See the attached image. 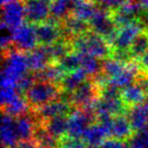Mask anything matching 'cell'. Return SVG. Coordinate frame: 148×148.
<instances>
[{
  "instance_id": "f546056e",
  "label": "cell",
  "mask_w": 148,
  "mask_h": 148,
  "mask_svg": "<svg viewBox=\"0 0 148 148\" xmlns=\"http://www.w3.org/2000/svg\"><path fill=\"white\" fill-rule=\"evenodd\" d=\"M101 63H103L101 71L109 78H114L117 75H119L125 69L126 66H127V63H124V62L116 59L115 57L113 58L109 57L107 59H103Z\"/></svg>"
},
{
  "instance_id": "277c9868",
  "label": "cell",
  "mask_w": 148,
  "mask_h": 148,
  "mask_svg": "<svg viewBox=\"0 0 148 148\" xmlns=\"http://www.w3.org/2000/svg\"><path fill=\"white\" fill-rule=\"evenodd\" d=\"M90 31L105 38L111 45L117 32V25L114 21L113 13L106 8H97L92 18L89 21Z\"/></svg>"
},
{
  "instance_id": "d6986e66",
  "label": "cell",
  "mask_w": 148,
  "mask_h": 148,
  "mask_svg": "<svg viewBox=\"0 0 148 148\" xmlns=\"http://www.w3.org/2000/svg\"><path fill=\"white\" fill-rule=\"evenodd\" d=\"M27 59L29 71H33L35 73H37V72L43 70L45 67H47L50 64L49 62L51 61L45 46L36 48L33 51L29 52L27 55Z\"/></svg>"
},
{
  "instance_id": "cb8c5ba5",
  "label": "cell",
  "mask_w": 148,
  "mask_h": 148,
  "mask_svg": "<svg viewBox=\"0 0 148 148\" xmlns=\"http://www.w3.org/2000/svg\"><path fill=\"white\" fill-rule=\"evenodd\" d=\"M44 127L51 135L57 139H63L67 136L68 130V117L65 116H57L49 120L44 121Z\"/></svg>"
},
{
  "instance_id": "4316f807",
  "label": "cell",
  "mask_w": 148,
  "mask_h": 148,
  "mask_svg": "<svg viewBox=\"0 0 148 148\" xmlns=\"http://www.w3.org/2000/svg\"><path fill=\"white\" fill-rule=\"evenodd\" d=\"M97 8L91 0H74L72 14L85 21H89Z\"/></svg>"
},
{
  "instance_id": "836d02e7",
  "label": "cell",
  "mask_w": 148,
  "mask_h": 148,
  "mask_svg": "<svg viewBox=\"0 0 148 148\" xmlns=\"http://www.w3.org/2000/svg\"><path fill=\"white\" fill-rule=\"evenodd\" d=\"M34 140H35L39 145L49 146V147H52V148H55L56 146L58 145L57 138H55L53 135H51V134L46 130L44 125L43 126L38 125L37 129H36Z\"/></svg>"
},
{
  "instance_id": "6da1fadb",
  "label": "cell",
  "mask_w": 148,
  "mask_h": 148,
  "mask_svg": "<svg viewBox=\"0 0 148 148\" xmlns=\"http://www.w3.org/2000/svg\"><path fill=\"white\" fill-rule=\"evenodd\" d=\"M3 60L1 72V86H15L23 75L29 71L27 56L19 50H7Z\"/></svg>"
},
{
  "instance_id": "5bb4252c",
  "label": "cell",
  "mask_w": 148,
  "mask_h": 148,
  "mask_svg": "<svg viewBox=\"0 0 148 148\" xmlns=\"http://www.w3.org/2000/svg\"><path fill=\"white\" fill-rule=\"evenodd\" d=\"M133 127L128 117L124 115H119L113 118L110 137L125 142L131 139L133 136Z\"/></svg>"
},
{
  "instance_id": "44dd1931",
  "label": "cell",
  "mask_w": 148,
  "mask_h": 148,
  "mask_svg": "<svg viewBox=\"0 0 148 148\" xmlns=\"http://www.w3.org/2000/svg\"><path fill=\"white\" fill-rule=\"evenodd\" d=\"M87 76L88 75L85 73L82 68L68 72L60 82V86L65 93H71L76 88H78L83 82L86 81Z\"/></svg>"
},
{
  "instance_id": "f1b7e54d",
  "label": "cell",
  "mask_w": 148,
  "mask_h": 148,
  "mask_svg": "<svg viewBox=\"0 0 148 148\" xmlns=\"http://www.w3.org/2000/svg\"><path fill=\"white\" fill-rule=\"evenodd\" d=\"M29 103H27V99H23L21 95H17L10 103L7 106L3 107V112L8 115L12 116L13 118H18L23 115L27 114V110H29Z\"/></svg>"
},
{
  "instance_id": "30bf717a",
  "label": "cell",
  "mask_w": 148,
  "mask_h": 148,
  "mask_svg": "<svg viewBox=\"0 0 148 148\" xmlns=\"http://www.w3.org/2000/svg\"><path fill=\"white\" fill-rule=\"evenodd\" d=\"M25 18L32 25H39L48 21L51 14V2L49 0H23Z\"/></svg>"
},
{
  "instance_id": "d6a6232c",
  "label": "cell",
  "mask_w": 148,
  "mask_h": 148,
  "mask_svg": "<svg viewBox=\"0 0 148 148\" xmlns=\"http://www.w3.org/2000/svg\"><path fill=\"white\" fill-rule=\"evenodd\" d=\"M58 63L66 73L77 70L81 68V54L77 51L69 52L63 58H61L58 61Z\"/></svg>"
},
{
  "instance_id": "5b68a950",
  "label": "cell",
  "mask_w": 148,
  "mask_h": 148,
  "mask_svg": "<svg viewBox=\"0 0 148 148\" xmlns=\"http://www.w3.org/2000/svg\"><path fill=\"white\" fill-rule=\"evenodd\" d=\"M95 115L90 109H76L68 116L67 137L81 139L87 128L92 124Z\"/></svg>"
},
{
  "instance_id": "7c38bea8",
  "label": "cell",
  "mask_w": 148,
  "mask_h": 148,
  "mask_svg": "<svg viewBox=\"0 0 148 148\" xmlns=\"http://www.w3.org/2000/svg\"><path fill=\"white\" fill-rule=\"evenodd\" d=\"M36 34H37L38 42L42 46H49L58 42L63 37L62 27L57 25V21L51 19L46 21L42 23L36 25Z\"/></svg>"
},
{
  "instance_id": "ac0fdd59",
  "label": "cell",
  "mask_w": 148,
  "mask_h": 148,
  "mask_svg": "<svg viewBox=\"0 0 148 148\" xmlns=\"http://www.w3.org/2000/svg\"><path fill=\"white\" fill-rule=\"evenodd\" d=\"M88 21H85L81 18H78L75 15H69L67 18L63 21V36L66 35L68 37L76 38L79 36H82L84 34L88 33V29H90Z\"/></svg>"
},
{
  "instance_id": "9a60e30c",
  "label": "cell",
  "mask_w": 148,
  "mask_h": 148,
  "mask_svg": "<svg viewBox=\"0 0 148 148\" xmlns=\"http://www.w3.org/2000/svg\"><path fill=\"white\" fill-rule=\"evenodd\" d=\"M1 141L4 147H14L19 141L14 118L6 113L1 119Z\"/></svg>"
},
{
  "instance_id": "7dc6e473",
  "label": "cell",
  "mask_w": 148,
  "mask_h": 148,
  "mask_svg": "<svg viewBox=\"0 0 148 148\" xmlns=\"http://www.w3.org/2000/svg\"><path fill=\"white\" fill-rule=\"evenodd\" d=\"M62 148H65V147H62Z\"/></svg>"
},
{
  "instance_id": "2e32d148",
  "label": "cell",
  "mask_w": 148,
  "mask_h": 148,
  "mask_svg": "<svg viewBox=\"0 0 148 148\" xmlns=\"http://www.w3.org/2000/svg\"><path fill=\"white\" fill-rule=\"evenodd\" d=\"M127 117L133 127V130L136 132L148 126V99L142 103L131 107Z\"/></svg>"
},
{
  "instance_id": "7bdbcfd3",
  "label": "cell",
  "mask_w": 148,
  "mask_h": 148,
  "mask_svg": "<svg viewBox=\"0 0 148 148\" xmlns=\"http://www.w3.org/2000/svg\"><path fill=\"white\" fill-rule=\"evenodd\" d=\"M145 25L147 27V29H148V11H147V13H146V15H145Z\"/></svg>"
},
{
  "instance_id": "9c48e42d",
  "label": "cell",
  "mask_w": 148,
  "mask_h": 148,
  "mask_svg": "<svg viewBox=\"0 0 148 148\" xmlns=\"http://www.w3.org/2000/svg\"><path fill=\"white\" fill-rule=\"evenodd\" d=\"M142 32H143V25L138 21L119 27L111 43L112 48L118 50H130L134 40Z\"/></svg>"
},
{
  "instance_id": "ee69618b",
  "label": "cell",
  "mask_w": 148,
  "mask_h": 148,
  "mask_svg": "<svg viewBox=\"0 0 148 148\" xmlns=\"http://www.w3.org/2000/svg\"><path fill=\"white\" fill-rule=\"evenodd\" d=\"M9 1H11V0H1V4L4 5V4H6L7 2H9Z\"/></svg>"
},
{
  "instance_id": "60d3db41",
  "label": "cell",
  "mask_w": 148,
  "mask_h": 148,
  "mask_svg": "<svg viewBox=\"0 0 148 148\" xmlns=\"http://www.w3.org/2000/svg\"><path fill=\"white\" fill-rule=\"evenodd\" d=\"M140 63H141L142 67H143L146 71H148V51L141 57V59H140Z\"/></svg>"
},
{
  "instance_id": "e0dca14e",
  "label": "cell",
  "mask_w": 148,
  "mask_h": 148,
  "mask_svg": "<svg viewBox=\"0 0 148 148\" xmlns=\"http://www.w3.org/2000/svg\"><path fill=\"white\" fill-rule=\"evenodd\" d=\"M110 137L109 132L99 122L91 124L85 131L82 139L83 142L92 148H99L103 144V142Z\"/></svg>"
},
{
  "instance_id": "4dcf8cb0",
  "label": "cell",
  "mask_w": 148,
  "mask_h": 148,
  "mask_svg": "<svg viewBox=\"0 0 148 148\" xmlns=\"http://www.w3.org/2000/svg\"><path fill=\"white\" fill-rule=\"evenodd\" d=\"M47 52L50 56L51 61H56L58 62L61 58H63L66 54H68L69 52H71V47L72 45H70L67 42H64L59 40L56 43L52 44L49 46H45Z\"/></svg>"
},
{
  "instance_id": "ba28073f",
  "label": "cell",
  "mask_w": 148,
  "mask_h": 148,
  "mask_svg": "<svg viewBox=\"0 0 148 148\" xmlns=\"http://www.w3.org/2000/svg\"><path fill=\"white\" fill-rule=\"evenodd\" d=\"M12 44L15 49L21 52H31L39 44L36 27L32 23H23L12 32Z\"/></svg>"
},
{
  "instance_id": "d590c367",
  "label": "cell",
  "mask_w": 148,
  "mask_h": 148,
  "mask_svg": "<svg viewBox=\"0 0 148 148\" xmlns=\"http://www.w3.org/2000/svg\"><path fill=\"white\" fill-rule=\"evenodd\" d=\"M19 91L15 86H1V105L2 108L10 103L17 97Z\"/></svg>"
},
{
  "instance_id": "3957f363",
  "label": "cell",
  "mask_w": 148,
  "mask_h": 148,
  "mask_svg": "<svg viewBox=\"0 0 148 148\" xmlns=\"http://www.w3.org/2000/svg\"><path fill=\"white\" fill-rule=\"evenodd\" d=\"M59 95L60 90L56 83L37 80L25 92V99L32 108L37 110L42 106L57 99Z\"/></svg>"
},
{
  "instance_id": "c3c4849f",
  "label": "cell",
  "mask_w": 148,
  "mask_h": 148,
  "mask_svg": "<svg viewBox=\"0 0 148 148\" xmlns=\"http://www.w3.org/2000/svg\"><path fill=\"white\" fill-rule=\"evenodd\" d=\"M130 148H131V147H130Z\"/></svg>"
},
{
  "instance_id": "8fae6325",
  "label": "cell",
  "mask_w": 148,
  "mask_h": 148,
  "mask_svg": "<svg viewBox=\"0 0 148 148\" xmlns=\"http://www.w3.org/2000/svg\"><path fill=\"white\" fill-rule=\"evenodd\" d=\"M143 11L139 1L136 2L133 0H127L124 4L112 11L114 21L118 27L127 25L131 23L138 21V17Z\"/></svg>"
},
{
  "instance_id": "83f0119b",
  "label": "cell",
  "mask_w": 148,
  "mask_h": 148,
  "mask_svg": "<svg viewBox=\"0 0 148 148\" xmlns=\"http://www.w3.org/2000/svg\"><path fill=\"white\" fill-rule=\"evenodd\" d=\"M80 53V52H79ZM81 54V68L85 71L88 76L95 77L99 75L103 68V63H101L99 58L89 54Z\"/></svg>"
},
{
  "instance_id": "ffe728a7",
  "label": "cell",
  "mask_w": 148,
  "mask_h": 148,
  "mask_svg": "<svg viewBox=\"0 0 148 148\" xmlns=\"http://www.w3.org/2000/svg\"><path fill=\"white\" fill-rule=\"evenodd\" d=\"M16 132L19 141H32L34 140L38 125H36L35 120L29 115H23L15 120Z\"/></svg>"
},
{
  "instance_id": "b9f144b4",
  "label": "cell",
  "mask_w": 148,
  "mask_h": 148,
  "mask_svg": "<svg viewBox=\"0 0 148 148\" xmlns=\"http://www.w3.org/2000/svg\"><path fill=\"white\" fill-rule=\"evenodd\" d=\"M139 3L143 8V10L148 11V0H139Z\"/></svg>"
},
{
  "instance_id": "74e56055",
  "label": "cell",
  "mask_w": 148,
  "mask_h": 148,
  "mask_svg": "<svg viewBox=\"0 0 148 148\" xmlns=\"http://www.w3.org/2000/svg\"><path fill=\"white\" fill-rule=\"evenodd\" d=\"M95 1L103 8L109 9V10H113V9L115 10L116 8L124 4L127 0H95Z\"/></svg>"
},
{
  "instance_id": "8d00e7d4",
  "label": "cell",
  "mask_w": 148,
  "mask_h": 148,
  "mask_svg": "<svg viewBox=\"0 0 148 148\" xmlns=\"http://www.w3.org/2000/svg\"><path fill=\"white\" fill-rule=\"evenodd\" d=\"M37 81L35 75H32L27 72L25 75H23L16 83V88L19 92H27L29 88L32 87V85Z\"/></svg>"
},
{
  "instance_id": "f35d334b",
  "label": "cell",
  "mask_w": 148,
  "mask_h": 148,
  "mask_svg": "<svg viewBox=\"0 0 148 148\" xmlns=\"http://www.w3.org/2000/svg\"><path fill=\"white\" fill-rule=\"evenodd\" d=\"M99 148H130V146L126 145L124 141H120V140L111 138V139L106 140Z\"/></svg>"
},
{
  "instance_id": "ab89813d",
  "label": "cell",
  "mask_w": 148,
  "mask_h": 148,
  "mask_svg": "<svg viewBox=\"0 0 148 148\" xmlns=\"http://www.w3.org/2000/svg\"><path fill=\"white\" fill-rule=\"evenodd\" d=\"M136 82L143 88V90L146 92V95H148V75L146 74H138Z\"/></svg>"
},
{
  "instance_id": "7a4b0ae2",
  "label": "cell",
  "mask_w": 148,
  "mask_h": 148,
  "mask_svg": "<svg viewBox=\"0 0 148 148\" xmlns=\"http://www.w3.org/2000/svg\"><path fill=\"white\" fill-rule=\"evenodd\" d=\"M71 45L75 51L92 55L99 60L107 59L113 54V48L109 42L93 32L73 38Z\"/></svg>"
},
{
  "instance_id": "8992f818",
  "label": "cell",
  "mask_w": 148,
  "mask_h": 148,
  "mask_svg": "<svg viewBox=\"0 0 148 148\" xmlns=\"http://www.w3.org/2000/svg\"><path fill=\"white\" fill-rule=\"evenodd\" d=\"M25 7L23 0H11L2 5V23L1 27L13 32L25 23Z\"/></svg>"
},
{
  "instance_id": "603a6c76",
  "label": "cell",
  "mask_w": 148,
  "mask_h": 148,
  "mask_svg": "<svg viewBox=\"0 0 148 148\" xmlns=\"http://www.w3.org/2000/svg\"><path fill=\"white\" fill-rule=\"evenodd\" d=\"M66 72L60 66L59 63H50L43 70L35 73L36 79L38 81H47L52 83H60Z\"/></svg>"
},
{
  "instance_id": "d4e9b609",
  "label": "cell",
  "mask_w": 148,
  "mask_h": 148,
  "mask_svg": "<svg viewBox=\"0 0 148 148\" xmlns=\"http://www.w3.org/2000/svg\"><path fill=\"white\" fill-rule=\"evenodd\" d=\"M74 0H52L51 2V19L55 21H63L71 15Z\"/></svg>"
},
{
  "instance_id": "bcb514c9",
  "label": "cell",
  "mask_w": 148,
  "mask_h": 148,
  "mask_svg": "<svg viewBox=\"0 0 148 148\" xmlns=\"http://www.w3.org/2000/svg\"><path fill=\"white\" fill-rule=\"evenodd\" d=\"M4 148H14V147H4Z\"/></svg>"
},
{
  "instance_id": "f6af8a7d",
  "label": "cell",
  "mask_w": 148,
  "mask_h": 148,
  "mask_svg": "<svg viewBox=\"0 0 148 148\" xmlns=\"http://www.w3.org/2000/svg\"><path fill=\"white\" fill-rule=\"evenodd\" d=\"M37 148H52V147H49V146H43V145H39V144H38Z\"/></svg>"
},
{
  "instance_id": "7402d4cb",
  "label": "cell",
  "mask_w": 148,
  "mask_h": 148,
  "mask_svg": "<svg viewBox=\"0 0 148 148\" xmlns=\"http://www.w3.org/2000/svg\"><path fill=\"white\" fill-rule=\"evenodd\" d=\"M148 95H146V92L137 82H134L128 86L124 87L121 93V97L124 101V103L130 107L144 103Z\"/></svg>"
},
{
  "instance_id": "e575fe53",
  "label": "cell",
  "mask_w": 148,
  "mask_h": 148,
  "mask_svg": "<svg viewBox=\"0 0 148 148\" xmlns=\"http://www.w3.org/2000/svg\"><path fill=\"white\" fill-rule=\"evenodd\" d=\"M129 146L131 148H148V126L132 136L129 140Z\"/></svg>"
},
{
  "instance_id": "52a82bcc",
  "label": "cell",
  "mask_w": 148,
  "mask_h": 148,
  "mask_svg": "<svg viewBox=\"0 0 148 148\" xmlns=\"http://www.w3.org/2000/svg\"><path fill=\"white\" fill-rule=\"evenodd\" d=\"M99 89L95 81H85L73 92L67 93L68 97L66 101L76 107L77 109H83L92 103L97 99Z\"/></svg>"
},
{
  "instance_id": "484cf974",
  "label": "cell",
  "mask_w": 148,
  "mask_h": 148,
  "mask_svg": "<svg viewBox=\"0 0 148 148\" xmlns=\"http://www.w3.org/2000/svg\"><path fill=\"white\" fill-rule=\"evenodd\" d=\"M138 76V68L134 64H127L126 68L116 77L109 78L110 82L114 85L118 86L119 88L123 89L124 87L132 84L135 82Z\"/></svg>"
},
{
  "instance_id": "1f68e13d",
  "label": "cell",
  "mask_w": 148,
  "mask_h": 148,
  "mask_svg": "<svg viewBox=\"0 0 148 148\" xmlns=\"http://www.w3.org/2000/svg\"><path fill=\"white\" fill-rule=\"evenodd\" d=\"M148 51V32H142L134 40L130 47V53L134 59H141V57Z\"/></svg>"
},
{
  "instance_id": "4fadbf2b",
  "label": "cell",
  "mask_w": 148,
  "mask_h": 148,
  "mask_svg": "<svg viewBox=\"0 0 148 148\" xmlns=\"http://www.w3.org/2000/svg\"><path fill=\"white\" fill-rule=\"evenodd\" d=\"M70 111H71V105L69 101L65 99H61V101L55 99L36 110L37 115L43 121L57 117V116H65L66 114L70 113Z\"/></svg>"
}]
</instances>
